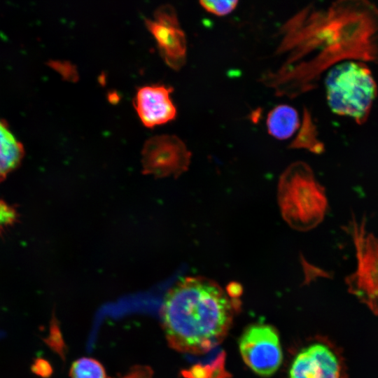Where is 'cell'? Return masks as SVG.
I'll list each match as a JSON object with an SVG mask.
<instances>
[{
	"mask_svg": "<svg viewBox=\"0 0 378 378\" xmlns=\"http://www.w3.org/2000/svg\"><path fill=\"white\" fill-rule=\"evenodd\" d=\"M234 309L215 281L202 276L181 279L167 293L162 307L170 346L192 354L209 351L226 336Z\"/></svg>",
	"mask_w": 378,
	"mask_h": 378,
	"instance_id": "1",
	"label": "cell"
},
{
	"mask_svg": "<svg viewBox=\"0 0 378 378\" xmlns=\"http://www.w3.org/2000/svg\"><path fill=\"white\" fill-rule=\"evenodd\" d=\"M284 218L295 229L309 230L323 219L328 200L325 190L304 163L292 164L282 176L279 188Z\"/></svg>",
	"mask_w": 378,
	"mask_h": 378,
	"instance_id": "2",
	"label": "cell"
},
{
	"mask_svg": "<svg viewBox=\"0 0 378 378\" xmlns=\"http://www.w3.org/2000/svg\"><path fill=\"white\" fill-rule=\"evenodd\" d=\"M328 105L336 114L363 122L377 95L371 71L364 64L345 62L332 68L325 80Z\"/></svg>",
	"mask_w": 378,
	"mask_h": 378,
	"instance_id": "3",
	"label": "cell"
},
{
	"mask_svg": "<svg viewBox=\"0 0 378 378\" xmlns=\"http://www.w3.org/2000/svg\"><path fill=\"white\" fill-rule=\"evenodd\" d=\"M351 234L356 248L357 267L346 279L349 290L372 309L378 311V237L366 230L365 220L354 218Z\"/></svg>",
	"mask_w": 378,
	"mask_h": 378,
	"instance_id": "4",
	"label": "cell"
},
{
	"mask_svg": "<svg viewBox=\"0 0 378 378\" xmlns=\"http://www.w3.org/2000/svg\"><path fill=\"white\" fill-rule=\"evenodd\" d=\"M239 346L244 363L259 375L273 374L282 363L279 337L271 326H250L240 337Z\"/></svg>",
	"mask_w": 378,
	"mask_h": 378,
	"instance_id": "5",
	"label": "cell"
},
{
	"mask_svg": "<svg viewBox=\"0 0 378 378\" xmlns=\"http://www.w3.org/2000/svg\"><path fill=\"white\" fill-rule=\"evenodd\" d=\"M190 158V153L175 135L153 136L142 150L144 172L156 177L178 176L187 169Z\"/></svg>",
	"mask_w": 378,
	"mask_h": 378,
	"instance_id": "6",
	"label": "cell"
},
{
	"mask_svg": "<svg viewBox=\"0 0 378 378\" xmlns=\"http://www.w3.org/2000/svg\"><path fill=\"white\" fill-rule=\"evenodd\" d=\"M145 24L165 63L175 70L180 69L186 63L187 42L174 8L168 5L158 8L154 20L146 19Z\"/></svg>",
	"mask_w": 378,
	"mask_h": 378,
	"instance_id": "7",
	"label": "cell"
},
{
	"mask_svg": "<svg viewBox=\"0 0 378 378\" xmlns=\"http://www.w3.org/2000/svg\"><path fill=\"white\" fill-rule=\"evenodd\" d=\"M289 378H342L339 355L326 344L314 343L295 356Z\"/></svg>",
	"mask_w": 378,
	"mask_h": 378,
	"instance_id": "8",
	"label": "cell"
},
{
	"mask_svg": "<svg viewBox=\"0 0 378 378\" xmlns=\"http://www.w3.org/2000/svg\"><path fill=\"white\" fill-rule=\"evenodd\" d=\"M171 87L153 84L144 85L136 90L134 106L143 125L153 127L174 120L176 108L170 97Z\"/></svg>",
	"mask_w": 378,
	"mask_h": 378,
	"instance_id": "9",
	"label": "cell"
},
{
	"mask_svg": "<svg viewBox=\"0 0 378 378\" xmlns=\"http://www.w3.org/2000/svg\"><path fill=\"white\" fill-rule=\"evenodd\" d=\"M266 123L270 134L280 140L286 139L298 129L299 115L292 106L281 104L270 111Z\"/></svg>",
	"mask_w": 378,
	"mask_h": 378,
	"instance_id": "10",
	"label": "cell"
},
{
	"mask_svg": "<svg viewBox=\"0 0 378 378\" xmlns=\"http://www.w3.org/2000/svg\"><path fill=\"white\" fill-rule=\"evenodd\" d=\"M22 153L20 143L0 121V179L17 166Z\"/></svg>",
	"mask_w": 378,
	"mask_h": 378,
	"instance_id": "11",
	"label": "cell"
},
{
	"mask_svg": "<svg viewBox=\"0 0 378 378\" xmlns=\"http://www.w3.org/2000/svg\"><path fill=\"white\" fill-rule=\"evenodd\" d=\"M70 376L71 378H106V373L97 360L83 358L72 364Z\"/></svg>",
	"mask_w": 378,
	"mask_h": 378,
	"instance_id": "12",
	"label": "cell"
},
{
	"mask_svg": "<svg viewBox=\"0 0 378 378\" xmlns=\"http://www.w3.org/2000/svg\"><path fill=\"white\" fill-rule=\"evenodd\" d=\"M237 1H200V6L206 11L218 16L231 13L237 6Z\"/></svg>",
	"mask_w": 378,
	"mask_h": 378,
	"instance_id": "13",
	"label": "cell"
},
{
	"mask_svg": "<svg viewBox=\"0 0 378 378\" xmlns=\"http://www.w3.org/2000/svg\"><path fill=\"white\" fill-rule=\"evenodd\" d=\"M48 64L65 80L75 83L79 79L77 67L71 62L66 60H52Z\"/></svg>",
	"mask_w": 378,
	"mask_h": 378,
	"instance_id": "14",
	"label": "cell"
},
{
	"mask_svg": "<svg viewBox=\"0 0 378 378\" xmlns=\"http://www.w3.org/2000/svg\"><path fill=\"white\" fill-rule=\"evenodd\" d=\"M211 370L212 363L206 365L197 364L183 370L182 374L185 378H210Z\"/></svg>",
	"mask_w": 378,
	"mask_h": 378,
	"instance_id": "15",
	"label": "cell"
},
{
	"mask_svg": "<svg viewBox=\"0 0 378 378\" xmlns=\"http://www.w3.org/2000/svg\"><path fill=\"white\" fill-rule=\"evenodd\" d=\"M15 214L14 210L6 203L0 201V227L6 226L14 220Z\"/></svg>",
	"mask_w": 378,
	"mask_h": 378,
	"instance_id": "16",
	"label": "cell"
},
{
	"mask_svg": "<svg viewBox=\"0 0 378 378\" xmlns=\"http://www.w3.org/2000/svg\"><path fill=\"white\" fill-rule=\"evenodd\" d=\"M151 370L146 366H136L121 378H152Z\"/></svg>",
	"mask_w": 378,
	"mask_h": 378,
	"instance_id": "17",
	"label": "cell"
},
{
	"mask_svg": "<svg viewBox=\"0 0 378 378\" xmlns=\"http://www.w3.org/2000/svg\"><path fill=\"white\" fill-rule=\"evenodd\" d=\"M32 371L40 376L47 377L50 374L51 368L47 361L38 359L31 367Z\"/></svg>",
	"mask_w": 378,
	"mask_h": 378,
	"instance_id": "18",
	"label": "cell"
},
{
	"mask_svg": "<svg viewBox=\"0 0 378 378\" xmlns=\"http://www.w3.org/2000/svg\"><path fill=\"white\" fill-rule=\"evenodd\" d=\"M227 292L231 298H237L241 293V288L238 284H232L228 286Z\"/></svg>",
	"mask_w": 378,
	"mask_h": 378,
	"instance_id": "19",
	"label": "cell"
},
{
	"mask_svg": "<svg viewBox=\"0 0 378 378\" xmlns=\"http://www.w3.org/2000/svg\"><path fill=\"white\" fill-rule=\"evenodd\" d=\"M108 99H109V101L112 102V101H117L119 99V97L115 94V92L113 94H109V97H108Z\"/></svg>",
	"mask_w": 378,
	"mask_h": 378,
	"instance_id": "20",
	"label": "cell"
},
{
	"mask_svg": "<svg viewBox=\"0 0 378 378\" xmlns=\"http://www.w3.org/2000/svg\"><path fill=\"white\" fill-rule=\"evenodd\" d=\"M3 335V332L0 330V338L2 337Z\"/></svg>",
	"mask_w": 378,
	"mask_h": 378,
	"instance_id": "21",
	"label": "cell"
}]
</instances>
